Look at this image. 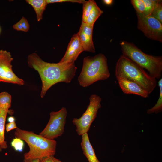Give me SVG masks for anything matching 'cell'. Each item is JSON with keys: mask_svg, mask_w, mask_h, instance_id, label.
Here are the masks:
<instances>
[{"mask_svg": "<svg viewBox=\"0 0 162 162\" xmlns=\"http://www.w3.org/2000/svg\"><path fill=\"white\" fill-rule=\"evenodd\" d=\"M27 63L28 66L37 71L40 75L42 84L41 98L54 85L62 82L70 83L76 69L74 63H48L43 61L35 53L28 56Z\"/></svg>", "mask_w": 162, "mask_h": 162, "instance_id": "obj_1", "label": "cell"}, {"mask_svg": "<svg viewBox=\"0 0 162 162\" xmlns=\"http://www.w3.org/2000/svg\"><path fill=\"white\" fill-rule=\"evenodd\" d=\"M115 74L116 79L124 78L133 81L142 86L149 94L157 86L156 79L123 55L120 56L116 63Z\"/></svg>", "mask_w": 162, "mask_h": 162, "instance_id": "obj_2", "label": "cell"}, {"mask_svg": "<svg viewBox=\"0 0 162 162\" xmlns=\"http://www.w3.org/2000/svg\"><path fill=\"white\" fill-rule=\"evenodd\" d=\"M14 135L15 137L25 141L29 146V151L24 154L25 159H41L55 154L57 142L54 140L49 139L18 128L16 129Z\"/></svg>", "mask_w": 162, "mask_h": 162, "instance_id": "obj_3", "label": "cell"}, {"mask_svg": "<svg viewBox=\"0 0 162 162\" xmlns=\"http://www.w3.org/2000/svg\"><path fill=\"white\" fill-rule=\"evenodd\" d=\"M110 76L107 58L104 54L99 53L84 58L78 81L81 86L86 87L98 81L106 80Z\"/></svg>", "mask_w": 162, "mask_h": 162, "instance_id": "obj_4", "label": "cell"}, {"mask_svg": "<svg viewBox=\"0 0 162 162\" xmlns=\"http://www.w3.org/2000/svg\"><path fill=\"white\" fill-rule=\"evenodd\" d=\"M123 55L147 70L149 75L156 80L160 79L162 71V57L146 54L132 43L122 41L120 44Z\"/></svg>", "mask_w": 162, "mask_h": 162, "instance_id": "obj_5", "label": "cell"}, {"mask_svg": "<svg viewBox=\"0 0 162 162\" xmlns=\"http://www.w3.org/2000/svg\"><path fill=\"white\" fill-rule=\"evenodd\" d=\"M89 101V104L82 116L79 118H74L72 120L79 135L87 133L92 123L97 117L98 110L101 106V98L96 94H92Z\"/></svg>", "mask_w": 162, "mask_h": 162, "instance_id": "obj_6", "label": "cell"}, {"mask_svg": "<svg viewBox=\"0 0 162 162\" xmlns=\"http://www.w3.org/2000/svg\"><path fill=\"white\" fill-rule=\"evenodd\" d=\"M67 115V110L64 107L58 111L51 112L47 124L39 134L50 140H54L62 136L64 131Z\"/></svg>", "mask_w": 162, "mask_h": 162, "instance_id": "obj_7", "label": "cell"}, {"mask_svg": "<svg viewBox=\"0 0 162 162\" xmlns=\"http://www.w3.org/2000/svg\"><path fill=\"white\" fill-rule=\"evenodd\" d=\"M137 28L150 39L162 42V23L151 15L136 14Z\"/></svg>", "mask_w": 162, "mask_h": 162, "instance_id": "obj_8", "label": "cell"}, {"mask_svg": "<svg viewBox=\"0 0 162 162\" xmlns=\"http://www.w3.org/2000/svg\"><path fill=\"white\" fill-rule=\"evenodd\" d=\"M13 60L10 52L0 50V82L23 85L24 81L18 77L12 70Z\"/></svg>", "mask_w": 162, "mask_h": 162, "instance_id": "obj_9", "label": "cell"}, {"mask_svg": "<svg viewBox=\"0 0 162 162\" xmlns=\"http://www.w3.org/2000/svg\"><path fill=\"white\" fill-rule=\"evenodd\" d=\"M84 50L77 33L72 36L66 51L59 62L64 63H74L80 54Z\"/></svg>", "mask_w": 162, "mask_h": 162, "instance_id": "obj_10", "label": "cell"}, {"mask_svg": "<svg viewBox=\"0 0 162 162\" xmlns=\"http://www.w3.org/2000/svg\"><path fill=\"white\" fill-rule=\"evenodd\" d=\"M93 27L82 21L77 33L84 51L92 53L96 51L92 39Z\"/></svg>", "mask_w": 162, "mask_h": 162, "instance_id": "obj_11", "label": "cell"}, {"mask_svg": "<svg viewBox=\"0 0 162 162\" xmlns=\"http://www.w3.org/2000/svg\"><path fill=\"white\" fill-rule=\"evenodd\" d=\"M117 79L120 88L124 93L135 94L144 98L148 97L149 94L148 92L137 83L124 78Z\"/></svg>", "mask_w": 162, "mask_h": 162, "instance_id": "obj_12", "label": "cell"}, {"mask_svg": "<svg viewBox=\"0 0 162 162\" xmlns=\"http://www.w3.org/2000/svg\"><path fill=\"white\" fill-rule=\"evenodd\" d=\"M82 136L81 147L83 153L88 162H100L97 157L94 149L90 142L88 133H85Z\"/></svg>", "mask_w": 162, "mask_h": 162, "instance_id": "obj_13", "label": "cell"}, {"mask_svg": "<svg viewBox=\"0 0 162 162\" xmlns=\"http://www.w3.org/2000/svg\"><path fill=\"white\" fill-rule=\"evenodd\" d=\"M26 2L32 6L36 15L37 20L39 22L43 18V15L47 4L46 0H26Z\"/></svg>", "mask_w": 162, "mask_h": 162, "instance_id": "obj_14", "label": "cell"}, {"mask_svg": "<svg viewBox=\"0 0 162 162\" xmlns=\"http://www.w3.org/2000/svg\"><path fill=\"white\" fill-rule=\"evenodd\" d=\"M8 111L0 109V146L2 149L6 148L8 146L4 140V130L6 118Z\"/></svg>", "mask_w": 162, "mask_h": 162, "instance_id": "obj_15", "label": "cell"}, {"mask_svg": "<svg viewBox=\"0 0 162 162\" xmlns=\"http://www.w3.org/2000/svg\"><path fill=\"white\" fill-rule=\"evenodd\" d=\"M103 12L96 3L88 15L86 23L90 25L94 26L95 21Z\"/></svg>", "mask_w": 162, "mask_h": 162, "instance_id": "obj_16", "label": "cell"}, {"mask_svg": "<svg viewBox=\"0 0 162 162\" xmlns=\"http://www.w3.org/2000/svg\"><path fill=\"white\" fill-rule=\"evenodd\" d=\"M160 89V94L156 104L152 108L148 109L147 111L148 114L154 113H158L162 111V79L160 78L158 82Z\"/></svg>", "mask_w": 162, "mask_h": 162, "instance_id": "obj_17", "label": "cell"}, {"mask_svg": "<svg viewBox=\"0 0 162 162\" xmlns=\"http://www.w3.org/2000/svg\"><path fill=\"white\" fill-rule=\"evenodd\" d=\"M11 95L8 92L0 93V109L8 111L11 107Z\"/></svg>", "mask_w": 162, "mask_h": 162, "instance_id": "obj_18", "label": "cell"}, {"mask_svg": "<svg viewBox=\"0 0 162 162\" xmlns=\"http://www.w3.org/2000/svg\"><path fill=\"white\" fill-rule=\"evenodd\" d=\"M96 3L94 0H89L83 4L82 22L86 23L88 15Z\"/></svg>", "mask_w": 162, "mask_h": 162, "instance_id": "obj_19", "label": "cell"}, {"mask_svg": "<svg viewBox=\"0 0 162 162\" xmlns=\"http://www.w3.org/2000/svg\"><path fill=\"white\" fill-rule=\"evenodd\" d=\"M151 15L162 23V0H156L154 8Z\"/></svg>", "mask_w": 162, "mask_h": 162, "instance_id": "obj_20", "label": "cell"}, {"mask_svg": "<svg viewBox=\"0 0 162 162\" xmlns=\"http://www.w3.org/2000/svg\"><path fill=\"white\" fill-rule=\"evenodd\" d=\"M131 2L136 13L143 15L145 10V5L143 0H131Z\"/></svg>", "mask_w": 162, "mask_h": 162, "instance_id": "obj_21", "label": "cell"}, {"mask_svg": "<svg viewBox=\"0 0 162 162\" xmlns=\"http://www.w3.org/2000/svg\"><path fill=\"white\" fill-rule=\"evenodd\" d=\"M145 5L143 16L151 15L154 8L156 0H143Z\"/></svg>", "mask_w": 162, "mask_h": 162, "instance_id": "obj_22", "label": "cell"}, {"mask_svg": "<svg viewBox=\"0 0 162 162\" xmlns=\"http://www.w3.org/2000/svg\"><path fill=\"white\" fill-rule=\"evenodd\" d=\"M11 146L15 150L17 151L22 152L24 148V143L22 139L15 137L12 140L11 142Z\"/></svg>", "mask_w": 162, "mask_h": 162, "instance_id": "obj_23", "label": "cell"}, {"mask_svg": "<svg viewBox=\"0 0 162 162\" xmlns=\"http://www.w3.org/2000/svg\"><path fill=\"white\" fill-rule=\"evenodd\" d=\"M86 1L84 0H46L48 4L58 2H71L83 4Z\"/></svg>", "mask_w": 162, "mask_h": 162, "instance_id": "obj_24", "label": "cell"}, {"mask_svg": "<svg viewBox=\"0 0 162 162\" xmlns=\"http://www.w3.org/2000/svg\"><path fill=\"white\" fill-rule=\"evenodd\" d=\"M19 22L23 28V32H28L30 28V25L27 19L23 16Z\"/></svg>", "mask_w": 162, "mask_h": 162, "instance_id": "obj_25", "label": "cell"}, {"mask_svg": "<svg viewBox=\"0 0 162 162\" xmlns=\"http://www.w3.org/2000/svg\"><path fill=\"white\" fill-rule=\"evenodd\" d=\"M17 128L16 124L15 121L9 122L6 125V130L7 132H9L13 129H16Z\"/></svg>", "mask_w": 162, "mask_h": 162, "instance_id": "obj_26", "label": "cell"}, {"mask_svg": "<svg viewBox=\"0 0 162 162\" xmlns=\"http://www.w3.org/2000/svg\"><path fill=\"white\" fill-rule=\"evenodd\" d=\"M13 28L16 31H23V28L19 21L13 25Z\"/></svg>", "mask_w": 162, "mask_h": 162, "instance_id": "obj_27", "label": "cell"}, {"mask_svg": "<svg viewBox=\"0 0 162 162\" xmlns=\"http://www.w3.org/2000/svg\"><path fill=\"white\" fill-rule=\"evenodd\" d=\"M23 162H41V159H25L24 158Z\"/></svg>", "mask_w": 162, "mask_h": 162, "instance_id": "obj_28", "label": "cell"}, {"mask_svg": "<svg viewBox=\"0 0 162 162\" xmlns=\"http://www.w3.org/2000/svg\"><path fill=\"white\" fill-rule=\"evenodd\" d=\"M41 162H54L51 157H46L41 159Z\"/></svg>", "mask_w": 162, "mask_h": 162, "instance_id": "obj_29", "label": "cell"}, {"mask_svg": "<svg viewBox=\"0 0 162 162\" xmlns=\"http://www.w3.org/2000/svg\"><path fill=\"white\" fill-rule=\"evenodd\" d=\"M103 2L106 4L110 5L112 4L113 1L112 0H104Z\"/></svg>", "mask_w": 162, "mask_h": 162, "instance_id": "obj_30", "label": "cell"}, {"mask_svg": "<svg viewBox=\"0 0 162 162\" xmlns=\"http://www.w3.org/2000/svg\"><path fill=\"white\" fill-rule=\"evenodd\" d=\"M51 157L54 162H63L59 160L53 156H51Z\"/></svg>", "mask_w": 162, "mask_h": 162, "instance_id": "obj_31", "label": "cell"}, {"mask_svg": "<svg viewBox=\"0 0 162 162\" xmlns=\"http://www.w3.org/2000/svg\"><path fill=\"white\" fill-rule=\"evenodd\" d=\"M15 119L13 117L11 116L8 118V121L9 122H12L14 121Z\"/></svg>", "mask_w": 162, "mask_h": 162, "instance_id": "obj_32", "label": "cell"}, {"mask_svg": "<svg viewBox=\"0 0 162 162\" xmlns=\"http://www.w3.org/2000/svg\"><path fill=\"white\" fill-rule=\"evenodd\" d=\"M2 151V148L0 146V152H1V151Z\"/></svg>", "mask_w": 162, "mask_h": 162, "instance_id": "obj_33", "label": "cell"}, {"mask_svg": "<svg viewBox=\"0 0 162 162\" xmlns=\"http://www.w3.org/2000/svg\"><path fill=\"white\" fill-rule=\"evenodd\" d=\"M1 29L0 27V32H1Z\"/></svg>", "mask_w": 162, "mask_h": 162, "instance_id": "obj_34", "label": "cell"}]
</instances>
